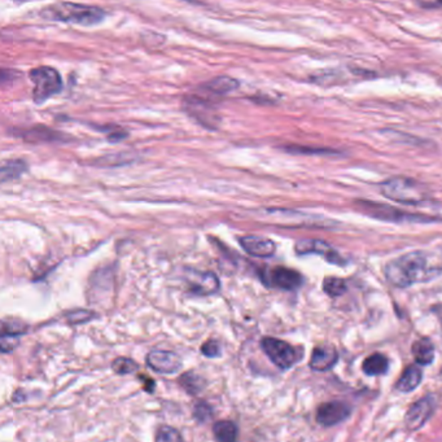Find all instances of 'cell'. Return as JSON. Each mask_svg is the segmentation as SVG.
Returning <instances> with one entry per match:
<instances>
[{
  "label": "cell",
  "instance_id": "cell-1",
  "mask_svg": "<svg viewBox=\"0 0 442 442\" xmlns=\"http://www.w3.org/2000/svg\"><path fill=\"white\" fill-rule=\"evenodd\" d=\"M440 269L431 264L429 256L424 252H410L388 262L384 274L386 280L397 288H407L415 283L429 280Z\"/></svg>",
  "mask_w": 442,
  "mask_h": 442
},
{
  "label": "cell",
  "instance_id": "cell-2",
  "mask_svg": "<svg viewBox=\"0 0 442 442\" xmlns=\"http://www.w3.org/2000/svg\"><path fill=\"white\" fill-rule=\"evenodd\" d=\"M43 16L55 21L73 22L79 25L99 24L106 12L99 7L77 4V3H56L43 9Z\"/></svg>",
  "mask_w": 442,
  "mask_h": 442
},
{
  "label": "cell",
  "instance_id": "cell-3",
  "mask_svg": "<svg viewBox=\"0 0 442 442\" xmlns=\"http://www.w3.org/2000/svg\"><path fill=\"white\" fill-rule=\"evenodd\" d=\"M380 192L392 201L404 205H419L429 199L426 185L405 177L386 179L380 185Z\"/></svg>",
  "mask_w": 442,
  "mask_h": 442
},
{
  "label": "cell",
  "instance_id": "cell-4",
  "mask_svg": "<svg viewBox=\"0 0 442 442\" xmlns=\"http://www.w3.org/2000/svg\"><path fill=\"white\" fill-rule=\"evenodd\" d=\"M356 207L361 212L380 221L394 222V223H429V222L436 221L432 217H428V215L407 213L396 207H388L385 204L364 201V200H358Z\"/></svg>",
  "mask_w": 442,
  "mask_h": 442
},
{
  "label": "cell",
  "instance_id": "cell-5",
  "mask_svg": "<svg viewBox=\"0 0 442 442\" xmlns=\"http://www.w3.org/2000/svg\"><path fill=\"white\" fill-rule=\"evenodd\" d=\"M29 77L34 83L33 99L36 104L50 99L51 96L60 93L63 88V78L60 73L51 66L36 68L30 71Z\"/></svg>",
  "mask_w": 442,
  "mask_h": 442
},
{
  "label": "cell",
  "instance_id": "cell-6",
  "mask_svg": "<svg viewBox=\"0 0 442 442\" xmlns=\"http://www.w3.org/2000/svg\"><path fill=\"white\" fill-rule=\"evenodd\" d=\"M264 354L270 358L271 362L280 370H288L299 361V353L291 344L274 339L264 337L261 341Z\"/></svg>",
  "mask_w": 442,
  "mask_h": 442
},
{
  "label": "cell",
  "instance_id": "cell-7",
  "mask_svg": "<svg viewBox=\"0 0 442 442\" xmlns=\"http://www.w3.org/2000/svg\"><path fill=\"white\" fill-rule=\"evenodd\" d=\"M436 408V399L433 396L428 394L423 399L415 401L405 415V427L410 432H415L421 429L428 419L432 416Z\"/></svg>",
  "mask_w": 442,
  "mask_h": 442
},
{
  "label": "cell",
  "instance_id": "cell-8",
  "mask_svg": "<svg viewBox=\"0 0 442 442\" xmlns=\"http://www.w3.org/2000/svg\"><path fill=\"white\" fill-rule=\"evenodd\" d=\"M294 250L299 256H307V255H318L322 256L329 264H345V259L342 258L339 252H336L335 248H332L328 242L318 239H302L296 242Z\"/></svg>",
  "mask_w": 442,
  "mask_h": 442
},
{
  "label": "cell",
  "instance_id": "cell-9",
  "mask_svg": "<svg viewBox=\"0 0 442 442\" xmlns=\"http://www.w3.org/2000/svg\"><path fill=\"white\" fill-rule=\"evenodd\" d=\"M262 279L269 287H275L284 291H294L304 283V278L299 271L282 266L266 271Z\"/></svg>",
  "mask_w": 442,
  "mask_h": 442
},
{
  "label": "cell",
  "instance_id": "cell-10",
  "mask_svg": "<svg viewBox=\"0 0 442 442\" xmlns=\"http://www.w3.org/2000/svg\"><path fill=\"white\" fill-rule=\"evenodd\" d=\"M350 415V407L345 402L329 401L317 410V421L323 427H332L345 421Z\"/></svg>",
  "mask_w": 442,
  "mask_h": 442
},
{
  "label": "cell",
  "instance_id": "cell-11",
  "mask_svg": "<svg viewBox=\"0 0 442 442\" xmlns=\"http://www.w3.org/2000/svg\"><path fill=\"white\" fill-rule=\"evenodd\" d=\"M147 364L152 370L163 375L175 374L182 367L178 354L170 350H152L147 356Z\"/></svg>",
  "mask_w": 442,
  "mask_h": 442
},
{
  "label": "cell",
  "instance_id": "cell-12",
  "mask_svg": "<svg viewBox=\"0 0 442 442\" xmlns=\"http://www.w3.org/2000/svg\"><path fill=\"white\" fill-rule=\"evenodd\" d=\"M187 280L191 287V291L196 294H212L220 289V280L213 272H201V271H187Z\"/></svg>",
  "mask_w": 442,
  "mask_h": 442
},
{
  "label": "cell",
  "instance_id": "cell-13",
  "mask_svg": "<svg viewBox=\"0 0 442 442\" xmlns=\"http://www.w3.org/2000/svg\"><path fill=\"white\" fill-rule=\"evenodd\" d=\"M339 361V354L335 346L332 345H318L315 346L310 356V362L309 366L313 371L318 372H324V371L331 370Z\"/></svg>",
  "mask_w": 442,
  "mask_h": 442
},
{
  "label": "cell",
  "instance_id": "cell-14",
  "mask_svg": "<svg viewBox=\"0 0 442 442\" xmlns=\"http://www.w3.org/2000/svg\"><path fill=\"white\" fill-rule=\"evenodd\" d=\"M239 242H240L242 250H245L248 255L258 257V258L271 257L277 250L275 242L270 239L261 237V236H242Z\"/></svg>",
  "mask_w": 442,
  "mask_h": 442
},
{
  "label": "cell",
  "instance_id": "cell-15",
  "mask_svg": "<svg viewBox=\"0 0 442 442\" xmlns=\"http://www.w3.org/2000/svg\"><path fill=\"white\" fill-rule=\"evenodd\" d=\"M423 378V371L418 364H411L405 369V371L401 374L397 383H396V389L402 393L413 392L418 385L421 383Z\"/></svg>",
  "mask_w": 442,
  "mask_h": 442
},
{
  "label": "cell",
  "instance_id": "cell-16",
  "mask_svg": "<svg viewBox=\"0 0 442 442\" xmlns=\"http://www.w3.org/2000/svg\"><path fill=\"white\" fill-rule=\"evenodd\" d=\"M187 108H188V112L191 113V115H193L197 121L204 123V126L210 128L213 123H215L213 112L204 100L197 99V98H188L187 99Z\"/></svg>",
  "mask_w": 442,
  "mask_h": 442
},
{
  "label": "cell",
  "instance_id": "cell-17",
  "mask_svg": "<svg viewBox=\"0 0 442 442\" xmlns=\"http://www.w3.org/2000/svg\"><path fill=\"white\" fill-rule=\"evenodd\" d=\"M411 351L416 364L421 366H428L435 359V345L427 337H423L413 342Z\"/></svg>",
  "mask_w": 442,
  "mask_h": 442
},
{
  "label": "cell",
  "instance_id": "cell-18",
  "mask_svg": "<svg viewBox=\"0 0 442 442\" xmlns=\"http://www.w3.org/2000/svg\"><path fill=\"white\" fill-rule=\"evenodd\" d=\"M389 367L388 358L381 353H375L367 356L362 364V370L369 376H378L383 375Z\"/></svg>",
  "mask_w": 442,
  "mask_h": 442
},
{
  "label": "cell",
  "instance_id": "cell-19",
  "mask_svg": "<svg viewBox=\"0 0 442 442\" xmlns=\"http://www.w3.org/2000/svg\"><path fill=\"white\" fill-rule=\"evenodd\" d=\"M26 170H28V164L24 160L16 158V160L4 161L1 165V171H0L1 182L4 183L8 180L20 178Z\"/></svg>",
  "mask_w": 442,
  "mask_h": 442
},
{
  "label": "cell",
  "instance_id": "cell-20",
  "mask_svg": "<svg viewBox=\"0 0 442 442\" xmlns=\"http://www.w3.org/2000/svg\"><path fill=\"white\" fill-rule=\"evenodd\" d=\"M213 433L218 442H237V427L231 421L214 423Z\"/></svg>",
  "mask_w": 442,
  "mask_h": 442
},
{
  "label": "cell",
  "instance_id": "cell-21",
  "mask_svg": "<svg viewBox=\"0 0 442 442\" xmlns=\"http://www.w3.org/2000/svg\"><path fill=\"white\" fill-rule=\"evenodd\" d=\"M237 87H239V82L228 76L217 77L205 85L207 91H210L214 95H226L231 91H235Z\"/></svg>",
  "mask_w": 442,
  "mask_h": 442
},
{
  "label": "cell",
  "instance_id": "cell-22",
  "mask_svg": "<svg viewBox=\"0 0 442 442\" xmlns=\"http://www.w3.org/2000/svg\"><path fill=\"white\" fill-rule=\"evenodd\" d=\"M22 138L28 142H50L56 140L60 138V134H56L53 130L46 128H38L34 130H29L26 133H22Z\"/></svg>",
  "mask_w": 442,
  "mask_h": 442
},
{
  "label": "cell",
  "instance_id": "cell-23",
  "mask_svg": "<svg viewBox=\"0 0 442 442\" xmlns=\"http://www.w3.org/2000/svg\"><path fill=\"white\" fill-rule=\"evenodd\" d=\"M348 284L344 279L336 277H328L323 280V291L327 293L329 297H339L346 292Z\"/></svg>",
  "mask_w": 442,
  "mask_h": 442
},
{
  "label": "cell",
  "instance_id": "cell-24",
  "mask_svg": "<svg viewBox=\"0 0 442 442\" xmlns=\"http://www.w3.org/2000/svg\"><path fill=\"white\" fill-rule=\"evenodd\" d=\"M179 383L190 394H197V393L201 392L202 386L205 384L204 380L197 375H195L193 372H188V374L182 375Z\"/></svg>",
  "mask_w": 442,
  "mask_h": 442
},
{
  "label": "cell",
  "instance_id": "cell-25",
  "mask_svg": "<svg viewBox=\"0 0 442 442\" xmlns=\"http://www.w3.org/2000/svg\"><path fill=\"white\" fill-rule=\"evenodd\" d=\"M156 442H183V440L175 428L164 426L157 431Z\"/></svg>",
  "mask_w": 442,
  "mask_h": 442
},
{
  "label": "cell",
  "instance_id": "cell-26",
  "mask_svg": "<svg viewBox=\"0 0 442 442\" xmlns=\"http://www.w3.org/2000/svg\"><path fill=\"white\" fill-rule=\"evenodd\" d=\"M112 367H113L114 372H117L118 375H128V374H131V372L138 370V364L130 358L121 356V358H117L114 361Z\"/></svg>",
  "mask_w": 442,
  "mask_h": 442
},
{
  "label": "cell",
  "instance_id": "cell-27",
  "mask_svg": "<svg viewBox=\"0 0 442 442\" xmlns=\"http://www.w3.org/2000/svg\"><path fill=\"white\" fill-rule=\"evenodd\" d=\"M193 415L200 423H204L213 416V408L207 402H199L195 405Z\"/></svg>",
  "mask_w": 442,
  "mask_h": 442
},
{
  "label": "cell",
  "instance_id": "cell-28",
  "mask_svg": "<svg viewBox=\"0 0 442 442\" xmlns=\"http://www.w3.org/2000/svg\"><path fill=\"white\" fill-rule=\"evenodd\" d=\"M201 351H202L204 356H209V358H214V356H217L220 354V345H218V342L215 341V340H209V341L205 342V344L202 345Z\"/></svg>",
  "mask_w": 442,
  "mask_h": 442
}]
</instances>
